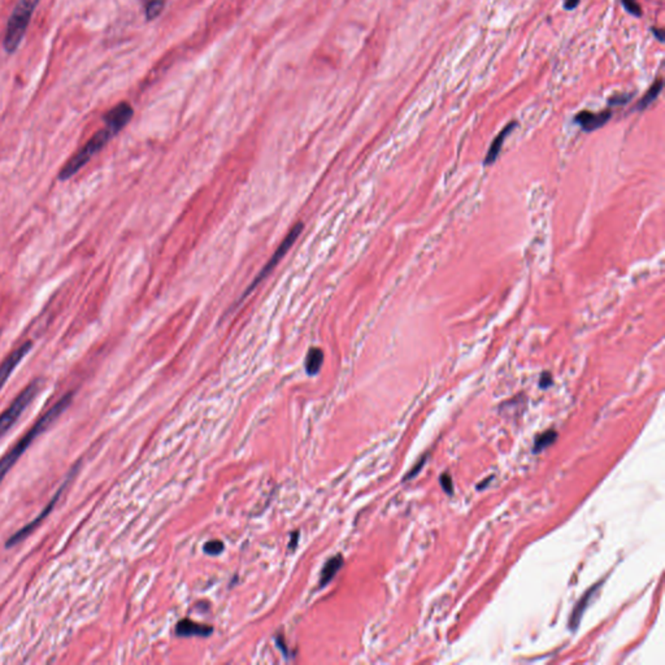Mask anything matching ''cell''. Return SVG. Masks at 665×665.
Here are the masks:
<instances>
[{
    "label": "cell",
    "mask_w": 665,
    "mask_h": 665,
    "mask_svg": "<svg viewBox=\"0 0 665 665\" xmlns=\"http://www.w3.org/2000/svg\"><path fill=\"white\" fill-rule=\"evenodd\" d=\"M302 231H303V224H302V222H298V224L294 225V228L289 231V234L286 235V238L282 240L281 245L276 250V252H274L272 257L269 259V262L263 266V269L256 276L255 280L251 282V285L248 286L247 290L243 292L240 300H243V299L246 298L251 291L255 290L256 288H257V285H259L260 282L264 281L265 278H266V277L269 276V273L273 271L274 268L277 266V264L285 257V255L289 252L291 246H292V245L295 243V240L299 238Z\"/></svg>",
    "instance_id": "5"
},
{
    "label": "cell",
    "mask_w": 665,
    "mask_h": 665,
    "mask_svg": "<svg viewBox=\"0 0 665 665\" xmlns=\"http://www.w3.org/2000/svg\"><path fill=\"white\" fill-rule=\"evenodd\" d=\"M441 485H442L444 491H446L447 494H452V491H453V484H452V478L450 474L444 473V474L441 476Z\"/></svg>",
    "instance_id": "21"
},
{
    "label": "cell",
    "mask_w": 665,
    "mask_h": 665,
    "mask_svg": "<svg viewBox=\"0 0 665 665\" xmlns=\"http://www.w3.org/2000/svg\"><path fill=\"white\" fill-rule=\"evenodd\" d=\"M516 127H517V122H516V121H512L508 125H505L503 130L495 137L493 143H491L490 148H489V151H487L486 156H485V160H484L485 165H491V164H494V162H496V159L499 157L501 151H502V148H503L504 141H505L507 137L511 134L512 131L516 129Z\"/></svg>",
    "instance_id": "11"
},
{
    "label": "cell",
    "mask_w": 665,
    "mask_h": 665,
    "mask_svg": "<svg viewBox=\"0 0 665 665\" xmlns=\"http://www.w3.org/2000/svg\"><path fill=\"white\" fill-rule=\"evenodd\" d=\"M32 346H33L32 342H25L24 344L18 346L16 350L12 351L8 356L4 359V361L0 364V390L8 381L9 377L13 373V370L18 368V364L22 361V359L25 358L26 355L29 354V351L32 350Z\"/></svg>",
    "instance_id": "7"
},
{
    "label": "cell",
    "mask_w": 665,
    "mask_h": 665,
    "mask_svg": "<svg viewBox=\"0 0 665 665\" xmlns=\"http://www.w3.org/2000/svg\"><path fill=\"white\" fill-rule=\"evenodd\" d=\"M39 1L41 0H18V6L9 18L4 35V50L7 53H15L20 47Z\"/></svg>",
    "instance_id": "3"
},
{
    "label": "cell",
    "mask_w": 665,
    "mask_h": 665,
    "mask_svg": "<svg viewBox=\"0 0 665 665\" xmlns=\"http://www.w3.org/2000/svg\"><path fill=\"white\" fill-rule=\"evenodd\" d=\"M661 90H663V79L659 78L657 82L652 84V86L650 87V90H648L647 93H646L645 96L638 102V104H637V110H638V111H643V110L648 108L652 103L657 101V96L661 93Z\"/></svg>",
    "instance_id": "15"
},
{
    "label": "cell",
    "mask_w": 665,
    "mask_h": 665,
    "mask_svg": "<svg viewBox=\"0 0 665 665\" xmlns=\"http://www.w3.org/2000/svg\"><path fill=\"white\" fill-rule=\"evenodd\" d=\"M299 531H294L291 536V543L289 545L290 548H294L295 545H298Z\"/></svg>",
    "instance_id": "26"
},
{
    "label": "cell",
    "mask_w": 665,
    "mask_h": 665,
    "mask_svg": "<svg viewBox=\"0 0 665 665\" xmlns=\"http://www.w3.org/2000/svg\"><path fill=\"white\" fill-rule=\"evenodd\" d=\"M624 8L626 9L628 13H631L635 18L642 16V8L637 0H623Z\"/></svg>",
    "instance_id": "18"
},
{
    "label": "cell",
    "mask_w": 665,
    "mask_h": 665,
    "mask_svg": "<svg viewBox=\"0 0 665 665\" xmlns=\"http://www.w3.org/2000/svg\"><path fill=\"white\" fill-rule=\"evenodd\" d=\"M324 364V352L320 349L312 347L308 351L307 359H306V370L309 375H316Z\"/></svg>",
    "instance_id": "14"
},
{
    "label": "cell",
    "mask_w": 665,
    "mask_h": 665,
    "mask_svg": "<svg viewBox=\"0 0 665 665\" xmlns=\"http://www.w3.org/2000/svg\"><path fill=\"white\" fill-rule=\"evenodd\" d=\"M600 586H602V581L598 582L597 585H594L593 588H588V591L585 593V595L581 598L580 600H579V603L574 607V609L572 611L571 619H569V628H571L572 631H574V629L579 628L582 614L586 611V608H588L590 602H591V598L597 594L598 588H600Z\"/></svg>",
    "instance_id": "12"
},
{
    "label": "cell",
    "mask_w": 665,
    "mask_h": 665,
    "mask_svg": "<svg viewBox=\"0 0 665 665\" xmlns=\"http://www.w3.org/2000/svg\"><path fill=\"white\" fill-rule=\"evenodd\" d=\"M342 567H343L342 555H335V556L330 557L325 563L324 568H323L321 574H320V588L326 586L335 577V574L340 572Z\"/></svg>",
    "instance_id": "13"
},
{
    "label": "cell",
    "mask_w": 665,
    "mask_h": 665,
    "mask_svg": "<svg viewBox=\"0 0 665 665\" xmlns=\"http://www.w3.org/2000/svg\"><path fill=\"white\" fill-rule=\"evenodd\" d=\"M651 32H652V34L657 37V41H659V42H664V32H663L661 29L652 27V29H651Z\"/></svg>",
    "instance_id": "25"
},
{
    "label": "cell",
    "mask_w": 665,
    "mask_h": 665,
    "mask_svg": "<svg viewBox=\"0 0 665 665\" xmlns=\"http://www.w3.org/2000/svg\"><path fill=\"white\" fill-rule=\"evenodd\" d=\"M579 4H580V0H565L564 8L568 9V11H573V9L577 8Z\"/></svg>",
    "instance_id": "24"
},
{
    "label": "cell",
    "mask_w": 665,
    "mask_h": 665,
    "mask_svg": "<svg viewBox=\"0 0 665 665\" xmlns=\"http://www.w3.org/2000/svg\"><path fill=\"white\" fill-rule=\"evenodd\" d=\"M212 631V626L195 623L190 619H183L176 625V634L179 637H209Z\"/></svg>",
    "instance_id": "10"
},
{
    "label": "cell",
    "mask_w": 665,
    "mask_h": 665,
    "mask_svg": "<svg viewBox=\"0 0 665 665\" xmlns=\"http://www.w3.org/2000/svg\"><path fill=\"white\" fill-rule=\"evenodd\" d=\"M491 479H493V477L487 478V479H485L482 484L477 485V490H482L484 487L486 486L487 484H490V481H491Z\"/></svg>",
    "instance_id": "27"
},
{
    "label": "cell",
    "mask_w": 665,
    "mask_h": 665,
    "mask_svg": "<svg viewBox=\"0 0 665 665\" xmlns=\"http://www.w3.org/2000/svg\"><path fill=\"white\" fill-rule=\"evenodd\" d=\"M133 115L134 110L129 103H120L104 116V122L108 128L119 134L120 131L128 125L129 121L133 119Z\"/></svg>",
    "instance_id": "8"
},
{
    "label": "cell",
    "mask_w": 665,
    "mask_h": 665,
    "mask_svg": "<svg viewBox=\"0 0 665 665\" xmlns=\"http://www.w3.org/2000/svg\"><path fill=\"white\" fill-rule=\"evenodd\" d=\"M69 481H70V477H68L67 482H65L63 486L60 487L59 490L56 491V494L53 495V498H52L51 501H50V503L47 504V505L44 507V510H42V512H41V513H39V515L35 517L34 520L32 521V522H29V524L25 525L24 528L20 529L18 533H15L12 537L8 538V541H7V543H6V547H7V548H9V547L16 546V545L20 543V542H22V541H24L26 537H29V536L32 534V531H34V529H37L38 527H39V524H41V522H42V521L44 520V519H46V517H47L50 513H51L52 510L55 508V505H56L58 501H59L60 495H61V493H63L64 487L68 485Z\"/></svg>",
    "instance_id": "6"
},
{
    "label": "cell",
    "mask_w": 665,
    "mask_h": 665,
    "mask_svg": "<svg viewBox=\"0 0 665 665\" xmlns=\"http://www.w3.org/2000/svg\"><path fill=\"white\" fill-rule=\"evenodd\" d=\"M41 387H42V380L39 378L30 382L22 392L18 394L15 401L11 403L8 408L0 415V439L7 434L9 429L18 422L20 416L25 412L29 404L34 401L38 392H41Z\"/></svg>",
    "instance_id": "4"
},
{
    "label": "cell",
    "mask_w": 665,
    "mask_h": 665,
    "mask_svg": "<svg viewBox=\"0 0 665 665\" xmlns=\"http://www.w3.org/2000/svg\"><path fill=\"white\" fill-rule=\"evenodd\" d=\"M205 554L220 555L224 551V543L220 541H209L203 547Z\"/></svg>",
    "instance_id": "19"
},
{
    "label": "cell",
    "mask_w": 665,
    "mask_h": 665,
    "mask_svg": "<svg viewBox=\"0 0 665 665\" xmlns=\"http://www.w3.org/2000/svg\"><path fill=\"white\" fill-rule=\"evenodd\" d=\"M556 439H557V433H556L555 430H553V429L546 430L545 433L538 435L537 438H536V442H534V452L543 451L548 446L554 444Z\"/></svg>",
    "instance_id": "16"
},
{
    "label": "cell",
    "mask_w": 665,
    "mask_h": 665,
    "mask_svg": "<svg viewBox=\"0 0 665 665\" xmlns=\"http://www.w3.org/2000/svg\"><path fill=\"white\" fill-rule=\"evenodd\" d=\"M72 399H73V394L68 392L60 401H56L50 410L47 411L46 413H43L42 416L38 418V421L32 427V429L18 441V444L12 447V450L7 452L0 459V482L3 481V478L6 477V474L8 473L11 468L18 463V459L24 455V452L27 450V447L34 442L35 438L38 435L42 434L44 430H47V427H51L52 424L59 418V416H61L65 412V410L70 406Z\"/></svg>",
    "instance_id": "1"
},
{
    "label": "cell",
    "mask_w": 665,
    "mask_h": 665,
    "mask_svg": "<svg viewBox=\"0 0 665 665\" xmlns=\"http://www.w3.org/2000/svg\"><path fill=\"white\" fill-rule=\"evenodd\" d=\"M424 464H425V456H424L421 460L418 461V465H415V467H413V470H411L410 473H408V474L404 477V481L412 479V478L415 477L416 474H418V473H420V470H421V468L424 467Z\"/></svg>",
    "instance_id": "22"
},
{
    "label": "cell",
    "mask_w": 665,
    "mask_h": 665,
    "mask_svg": "<svg viewBox=\"0 0 665 665\" xmlns=\"http://www.w3.org/2000/svg\"><path fill=\"white\" fill-rule=\"evenodd\" d=\"M551 384H553V375H550V373H547V372L546 373H543L542 377H541L539 386H541L542 389H547V387L551 386Z\"/></svg>",
    "instance_id": "23"
},
{
    "label": "cell",
    "mask_w": 665,
    "mask_h": 665,
    "mask_svg": "<svg viewBox=\"0 0 665 665\" xmlns=\"http://www.w3.org/2000/svg\"><path fill=\"white\" fill-rule=\"evenodd\" d=\"M631 99H633V94H631V93H629V94L614 95L612 98H609L608 104H609V105H614V107H620V105L628 104V103L631 102Z\"/></svg>",
    "instance_id": "20"
},
{
    "label": "cell",
    "mask_w": 665,
    "mask_h": 665,
    "mask_svg": "<svg viewBox=\"0 0 665 665\" xmlns=\"http://www.w3.org/2000/svg\"><path fill=\"white\" fill-rule=\"evenodd\" d=\"M117 133L107 125L96 131L93 137L87 141L82 148H79L76 154L73 155L68 162L61 168L59 173L60 181H67L72 179L75 174H77L85 167L87 162H90L95 155L99 154L112 138L115 137Z\"/></svg>",
    "instance_id": "2"
},
{
    "label": "cell",
    "mask_w": 665,
    "mask_h": 665,
    "mask_svg": "<svg viewBox=\"0 0 665 665\" xmlns=\"http://www.w3.org/2000/svg\"><path fill=\"white\" fill-rule=\"evenodd\" d=\"M167 0H148L146 6V18L153 21L162 15V9L165 7Z\"/></svg>",
    "instance_id": "17"
},
{
    "label": "cell",
    "mask_w": 665,
    "mask_h": 665,
    "mask_svg": "<svg viewBox=\"0 0 665 665\" xmlns=\"http://www.w3.org/2000/svg\"><path fill=\"white\" fill-rule=\"evenodd\" d=\"M612 117V112L605 111L600 113H593V112L582 111L577 113L574 117V122L580 127L583 131L590 133L598 129L605 127L607 122Z\"/></svg>",
    "instance_id": "9"
}]
</instances>
